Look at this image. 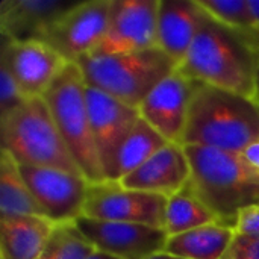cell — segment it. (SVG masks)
<instances>
[{"label":"cell","mask_w":259,"mask_h":259,"mask_svg":"<svg viewBox=\"0 0 259 259\" xmlns=\"http://www.w3.org/2000/svg\"><path fill=\"white\" fill-rule=\"evenodd\" d=\"M74 0H3L0 32L9 41H39L50 26L71 9Z\"/></svg>","instance_id":"16"},{"label":"cell","mask_w":259,"mask_h":259,"mask_svg":"<svg viewBox=\"0 0 259 259\" xmlns=\"http://www.w3.org/2000/svg\"><path fill=\"white\" fill-rule=\"evenodd\" d=\"M96 252L77 223L56 225L36 259H88Z\"/></svg>","instance_id":"24"},{"label":"cell","mask_w":259,"mask_h":259,"mask_svg":"<svg viewBox=\"0 0 259 259\" xmlns=\"http://www.w3.org/2000/svg\"><path fill=\"white\" fill-rule=\"evenodd\" d=\"M0 56L8 62L26 100L42 97L68 62L42 41L15 42L2 38Z\"/></svg>","instance_id":"14"},{"label":"cell","mask_w":259,"mask_h":259,"mask_svg":"<svg viewBox=\"0 0 259 259\" xmlns=\"http://www.w3.org/2000/svg\"><path fill=\"white\" fill-rule=\"evenodd\" d=\"M223 259H259V240L235 234Z\"/></svg>","instance_id":"26"},{"label":"cell","mask_w":259,"mask_h":259,"mask_svg":"<svg viewBox=\"0 0 259 259\" xmlns=\"http://www.w3.org/2000/svg\"><path fill=\"white\" fill-rule=\"evenodd\" d=\"M115 0L77 2L59 17L39 41L50 46L68 64L90 56L102 41Z\"/></svg>","instance_id":"8"},{"label":"cell","mask_w":259,"mask_h":259,"mask_svg":"<svg viewBox=\"0 0 259 259\" xmlns=\"http://www.w3.org/2000/svg\"><path fill=\"white\" fill-rule=\"evenodd\" d=\"M259 141V103L255 99L197 82L182 146L243 153Z\"/></svg>","instance_id":"3"},{"label":"cell","mask_w":259,"mask_h":259,"mask_svg":"<svg viewBox=\"0 0 259 259\" xmlns=\"http://www.w3.org/2000/svg\"><path fill=\"white\" fill-rule=\"evenodd\" d=\"M88 259H118L115 258V256H112V255H109V253H105V252H100V250H96L91 256Z\"/></svg>","instance_id":"29"},{"label":"cell","mask_w":259,"mask_h":259,"mask_svg":"<svg viewBox=\"0 0 259 259\" xmlns=\"http://www.w3.org/2000/svg\"><path fill=\"white\" fill-rule=\"evenodd\" d=\"M250 8H252L255 17L258 18L259 21V0H250Z\"/></svg>","instance_id":"31"},{"label":"cell","mask_w":259,"mask_h":259,"mask_svg":"<svg viewBox=\"0 0 259 259\" xmlns=\"http://www.w3.org/2000/svg\"><path fill=\"white\" fill-rule=\"evenodd\" d=\"M191 179V164L182 144L168 143L141 167L123 178V187L167 199L184 191Z\"/></svg>","instance_id":"15"},{"label":"cell","mask_w":259,"mask_h":259,"mask_svg":"<svg viewBox=\"0 0 259 259\" xmlns=\"http://www.w3.org/2000/svg\"><path fill=\"white\" fill-rule=\"evenodd\" d=\"M199 3L215 20L259 47V21L250 8V0H199Z\"/></svg>","instance_id":"23"},{"label":"cell","mask_w":259,"mask_h":259,"mask_svg":"<svg viewBox=\"0 0 259 259\" xmlns=\"http://www.w3.org/2000/svg\"><path fill=\"white\" fill-rule=\"evenodd\" d=\"M42 99L87 181L91 184L106 181L93 138L87 103V83L80 67L77 64H68L47 88Z\"/></svg>","instance_id":"6"},{"label":"cell","mask_w":259,"mask_h":259,"mask_svg":"<svg viewBox=\"0 0 259 259\" xmlns=\"http://www.w3.org/2000/svg\"><path fill=\"white\" fill-rule=\"evenodd\" d=\"M149 259H185V258H181V256H176V255H170V253H167V252H161V253H158V255H155V256H152V258Z\"/></svg>","instance_id":"30"},{"label":"cell","mask_w":259,"mask_h":259,"mask_svg":"<svg viewBox=\"0 0 259 259\" xmlns=\"http://www.w3.org/2000/svg\"><path fill=\"white\" fill-rule=\"evenodd\" d=\"M241 155H243L253 167H256L259 170V141L258 143H255V144H252L250 147H247Z\"/></svg>","instance_id":"28"},{"label":"cell","mask_w":259,"mask_h":259,"mask_svg":"<svg viewBox=\"0 0 259 259\" xmlns=\"http://www.w3.org/2000/svg\"><path fill=\"white\" fill-rule=\"evenodd\" d=\"M0 138L2 150L11 153L20 165L82 175L42 97L29 99L0 118Z\"/></svg>","instance_id":"5"},{"label":"cell","mask_w":259,"mask_h":259,"mask_svg":"<svg viewBox=\"0 0 259 259\" xmlns=\"http://www.w3.org/2000/svg\"><path fill=\"white\" fill-rule=\"evenodd\" d=\"M77 65L88 87L137 109L165 77L179 68L178 62L159 47L112 56H87Z\"/></svg>","instance_id":"4"},{"label":"cell","mask_w":259,"mask_h":259,"mask_svg":"<svg viewBox=\"0 0 259 259\" xmlns=\"http://www.w3.org/2000/svg\"><path fill=\"white\" fill-rule=\"evenodd\" d=\"M167 202L168 199L161 194L131 190L120 181L90 182L82 217L164 229Z\"/></svg>","instance_id":"7"},{"label":"cell","mask_w":259,"mask_h":259,"mask_svg":"<svg viewBox=\"0 0 259 259\" xmlns=\"http://www.w3.org/2000/svg\"><path fill=\"white\" fill-rule=\"evenodd\" d=\"M36 215L46 217L30 188L27 187L18 162L11 153L2 150L0 155V219ZM47 219V217H46Z\"/></svg>","instance_id":"20"},{"label":"cell","mask_w":259,"mask_h":259,"mask_svg":"<svg viewBox=\"0 0 259 259\" xmlns=\"http://www.w3.org/2000/svg\"><path fill=\"white\" fill-rule=\"evenodd\" d=\"M26 102L8 62L0 56V118L6 117Z\"/></svg>","instance_id":"25"},{"label":"cell","mask_w":259,"mask_h":259,"mask_svg":"<svg viewBox=\"0 0 259 259\" xmlns=\"http://www.w3.org/2000/svg\"><path fill=\"white\" fill-rule=\"evenodd\" d=\"M212 223H219L217 217L187 190L168 199L164 223V231L168 234V237H175Z\"/></svg>","instance_id":"22"},{"label":"cell","mask_w":259,"mask_h":259,"mask_svg":"<svg viewBox=\"0 0 259 259\" xmlns=\"http://www.w3.org/2000/svg\"><path fill=\"white\" fill-rule=\"evenodd\" d=\"M159 0H115L108 29L90 56H112L158 47Z\"/></svg>","instance_id":"9"},{"label":"cell","mask_w":259,"mask_h":259,"mask_svg":"<svg viewBox=\"0 0 259 259\" xmlns=\"http://www.w3.org/2000/svg\"><path fill=\"white\" fill-rule=\"evenodd\" d=\"M165 144H168V141L146 120L140 118L131 135L121 146L112 181H121L132 171H135Z\"/></svg>","instance_id":"21"},{"label":"cell","mask_w":259,"mask_h":259,"mask_svg":"<svg viewBox=\"0 0 259 259\" xmlns=\"http://www.w3.org/2000/svg\"><path fill=\"white\" fill-rule=\"evenodd\" d=\"M199 0H159L158 47L181 65L205 18Z\"/></svg>","instance_id":"17"},{"label":"cell","mask_w":259,"mask_h":259,"mask_svg":"<svg viewBox=\"0 0 259 259\" xmlns=\"http://www.w3.org/2000/svg\"><path fill=\"white\" fill-rule=\"evenodd\" d=\"M55 226L46 217H2L0 259H36Z\"/></svg>","instance_id":"18"},{"label":"cell","mask_w":259,"mask_h":259,"mask_svg":"<svg viewBox=\"0 0 259 259\" xmlns=\"http://www.w3.org/2000/svg\"><path fill=\"white\" fill-rule=\"evenodd\" d=\"M234 237L232 228L212 223L168 237L164 252L185 259H223Z\"/></svg>","instance_id":"19"},{"label":"cell","mask_w":259,"mask_h":259,"mask_svg":"<svg viewBox=\"0 0 259 259\" xmlns=\"http://www.w3.org/2000/svg\"><path fill=\"white\" fill-rule=\"evenodd\" d=\"M235 234L259 240V206H250L243 209L235 223Z\"/></svg>","instance_id":"27"},{"label":"cell","mask_w":259,"mask_h":259,"mask_svg":"<svg viewBox=\"0 0 259 259\" xmlns=\"http://www.w3.org/2000/svg\"><path fill=\"white\" fill-rule=\"evenodd\" d=\"M255 100L259 103V70H258V77H256V93H255Z\"/></svg>","instance_id":"32"},{"label":"cell","mask_w":259,"mask_h":259,"mask_svg":"<svg viewBox=\"0 0 259 259\" xmlns=\"http://www.w3.org/2000/svg\"><path fill=\"white\" fill-rule=\"evenodd\" d=\"M184 147L191 164V179L185 190L196 196L219 223L234 229L243 209L259 206V170L241 153Z\"/></svg>","instance_id":"2"},{"label":"cell","mask_w":259,"mask_h":259,"mask_svg":"<svg viewBox=\"0 0 259 259\" xmlns=\"http://www.w3.org/2000/svg\"><path fill=\"white\" fill-rule=\"evenodd\" d=\"M87 103L94 144L106 181H112L121 146L141 118L137 108L87 85Z\"/></svg>","instance_id":"11"},{"label":"cell","mask_w":259,"mask_h":259,"mask_svg":"<svg viewBox=\"0 0 259 259\" xmlns=\"http://www.w3.org/2000/svg\"><path fill=\"white\" fill-rule=\"evenodd\" d=\"M79 229L96 250L118 259H149L165 250L168 234L161 228L138 223L102 222L80 217Z\"/></svg>","instance_id":"12"},{"label":"cell","mask_w":259,"mask_h":259,"mask_svg":"<svg viewBox=\"0 0 259 259\" xmlns=\"http://www.w3.org/2000/svg\"><path fill=\"white\" fill-rule=\"evenodd\" d=\"M20 171L44 215L55 225L74 223L83 215L90 182L58 168L20 165Z\"/></svg>","instance_id":"10"},{"label":"cell","mask_w":259,"mask_h":259,"mask_svg":"<svg viewBox=\"0 0 259 259\" xmlns=\"http://www.w3.org/2000/svg\"><path fill=\"white\" fill-rule=\"evenodd\" d=\"M196 85V80L178 68L144 99L138 108L141 118L168 143L182 144Z\"/></svg>","instance_id":"13"},{"label":"cell","mask_w":259,"mask_h":259,"mask_svg":"<svg viewBox=\"0 0 259 259\" xmlns=\"http://www.w3.org/2000/svg\"><path fill=\"white\" fill-rule=\"evenodd\" d=\"M179 70L196 82L255 99L259 47L206 12Z\"/></svg>","instance_id":"1"}]
</instances>
